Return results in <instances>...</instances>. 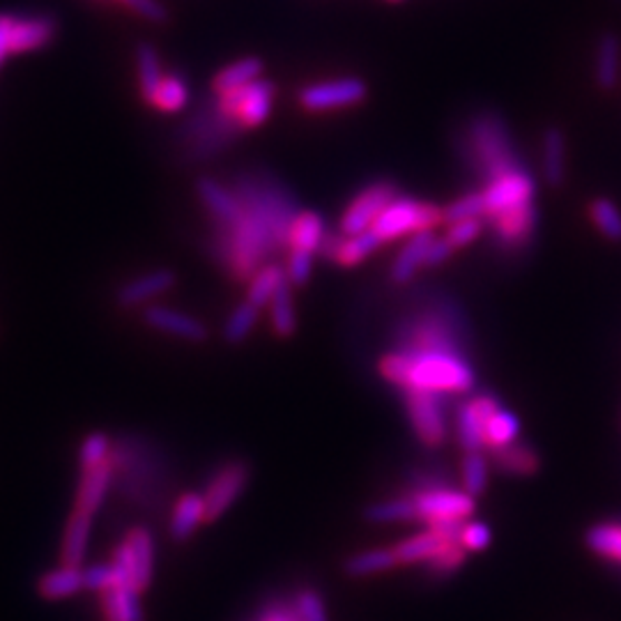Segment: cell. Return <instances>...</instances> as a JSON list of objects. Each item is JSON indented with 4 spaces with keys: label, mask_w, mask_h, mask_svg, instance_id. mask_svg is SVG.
Instances as JSON below:
<instances>
[{
    "label": "cell",
    "mask_w": 621,
    "mask_h": 621,
    "mask_svg": "<svg viewBox=\"0 0 621 621\" xmlns=\"http://www.w3.org/2000/svg\"><path fill=\"white\" fill-rule=\"evenodd\" d=\"M521 435V422L511 410L500 407L486 426V448H500L518 440Z\"/></svg>",
    "instance_id": "cell-40"
},
{
    "label": "cell",
    "mask_w": 621,
    "mask_h": 621,
    "mask_svg": "<svg viewBox=\"0 0 621 621\" xmlns=\"http://www.w3.org/2000/svg\"><path fill=\"white\" fill-rule=\"evenodd\" d=\"M310 272H314V254L290 249L288 252V265H286L288 282L293 286H304L310 279Z\"/></svg>",
    "instance_id": "cell-48"
},
{
    "label": "cell",
    "mask_w": 621,
    "mask_h": 621,
    "mask_svg": "<svg viewBox=\"0 0 621 621\" xmlns=\"http://www.w3.org/2000/svg\"><path fill=\"white\" fill-rule=\"evenodd\" d=\"M258 318H260V308L256 304H252L249 299L239 302L224 325V341L230 345L247 341L249 334L254 332Z\"/></svg>",
    "instance_id": "cell-38"
},
{
    "label": "cell",
    "mask_w": 621,
    "mask_h": 621,
    "mask_svg": "<svg viewBox=\"0 0 621 621\" xmlns=\"http://www.w3.org/2000/svg\"><path fill=\"white\" fill-rule=\"evenodd\" d=\"M465 157L476 170V176L486 185L515 168H523L513 150L506 125L493 114L476 116L470 122L465 136Z\"/></svg>",
    "instance_id": "cell-3"
},
{
    "label": "cell",
    "mask_w": 621,
    "mask_h": 621,
    "mask_svg": "<svg viewBox=\"0 0 621 621\" xmlns=\"http://www.w3.org/2000/svg\"><path fill=\"white\" fill-rule=\"evenodd\" d=\"M114 489V461L109 459L107 463H101L97 467L83 470L79 489H77V504L75 509H81L86 513H97L107 500L109 491Z\"/></svg>",
    "instance_id": "cell-20"
},
{
    "label": "cell",
    "mask_w": 621,
    "mask_h": 621,
    "mask_svg": "<svg viewBox=\"0 0 621 621\" xmlns=\"http://www.w3.org/2000/svg\"><path fill=\"white\" fill-rule=\"evenodd\" d=\"M83 586L88 592L103 594L107 590L118 586V575L111 562L107 564H90L83 569Z\"/></svg>",
    "instance_id": "cell-47"
},
{
    "label": "cell",
    "mask_w": 621,
    "mask_h": 621,
    "mask_svg": "<svg viewBox=\"0 0 621 621\" xmlns=\"http://www.w3.org/2000/svg\"><path fill=\"white\" fill-rule=\"evenodd\" d=\"M203 523H207L203 493H183L176 506H172L170 525H168L172 541H180V543L189 541Z\"/></svg>",
    "instance_id": "cell-22"
},
{
    "label": "cell",
    "mask_w": 621,
    "mask_h": 621,
    "mask_svg": "<svg viewBox=\"0 0 621 621\" xmlns=\"http://www.w3.org/2000/svg\"><path fill=\"white\" fill-rule=\"evenodd\" d=\"M401 566L392 548H373L357 552V555L343 562V573L348 578H371Z\"/></svg>",
    "instance_id": "cell-29"
},
{
    "label": "cell",
    "mask_w": 621,
    "mask_h": 621,
    "mask_svg": "<svg viewBox=\"0 0 621 621\" xmlns=\"http://www.w3.org/2000/svg\"><path fill=\"white\" fill-rule=\"evenodd\" d=\"M111 564L118 575V586H136L146 592L155 573V536L148 528H131L125 541L116 548Z\"/></svg>",
    "instance_id": "cell-5"
},
{
    "label": "cell",
    "mask_w": 621,
    "mask_h": 621,
    "mask_svg": "<svg viewBox=\"0 0 621 621\" xmlns=\"http://www.w3.org/2000/svg\"><path fill=\"white\" fill-rule=\"evenodd\" d=\"M293 605L299 621H329L325 601L314 586H302V590H297L293 597Z\"/></svg>",
    "instance_id": "cell-46"
},
{
    "label": "cell",
    "mask_w": 621,
    "mask_h": 621,
    "mask_svg": "<svg viewBox=\"0 0 621 621\" xmlns=\"http://www.w3.org/2000/svg\"><path fill=\"white\" fill-rule=\"evenodd\" d=\"M502 407L500 398L491 392H481L459 405L456 437L463 452H486V426L493 414Z\"/></svg>",
    "instance_id": "cell-10"
},
{
    "label": "cell",
    "mask_w": 621,
    "mask_h": 621,
    "mask_svg": "<svg viewBox=\"0 0 621 621\" xmlns=\"http://www.w3.org/2000/svg\"><path fill=\"white\" fill-rule=\"evenodd\" d=\"M543 180L550 187H562L566 178V136L560 127H548L543 134Z\"/></svg>",
    "instance_id": "cell-26"
},
{
    "label": "cell",
    "mask_w": 621,
    "mask_h": 621,
    "mask_svg": "<svg viewBox=\"0 0 621 621\" xmlns=\"http://www.w3.org/2000/svg\"><path fill=\"white\" fill-rule=\"evenodd\" d=\"M621 72V40L617 32H603L594 56V81L603 92H610L619 83Z\"/></svg>",
    "instance_id": "cell-23"
},
{
    "label": "cell",
    "mask_w": 621,
    "mask_h": 621,
    "mask_svg": "<svg viewBox=\"0 0 621 621\" xmlns=\"http://www.w3.org/2000/svg\"><path fill=\"white\" fill-rule=\"evenodd\" d=\"M489 472H491V459L483 452H467L461 465V479H463V491L472 495L474 500L481 497L489 489Z\"/></svg>",
    "instance_id": "cell-37"
},
{
    "label": "cell",
    "mask_w": 621,
    "mask_h": 621,
    "mask_svg": "<svg viewBox=\"0 0 621 621\" xmlns=\"http://www.w3.org/2000/svg\"><path fill=\"white\" fill-rule=\"evenodd\" d=\"M83 566L60 564L38 580V594L47 601H60L83 592Z\"/></svg>",
    "instance_id": "cell-25"
},
{
    "label": "cell",
    "mask_w": 621,
    "mask_h": 621,
    "mask_svg": "<svg viewBox=\"0 0 621 621\" xmlns=\"http://www.w3.org/2000/svg\"><path fill=\"white\" fill-rule=\"evenodd\" d=\"M325 221L321 215L316 213H299L293 230H290V245L288 249H299V252H308V254H318V247L325 235Z\"/></svg>",
    "instance_id": "cell-34"
},
{
    "label": "cell",
    "mask_w": 621,
    "mask_h": 621,
    "mask_svg": "<svg viewBox=\"0 0 621 621\" xmlns=\"http://www.w3.org/2000/svg\"><path fill=\"white\" fill-rule=\"evenodd\" d=\"M379 375L390 385L405 392L433 394H467L474 390L476 373L470 355L454 351H424V353H387L377 364Z\"/></svg>",
    "instance_id": "cell-2"
},
{
    "label": "cell",
    "mask_w": 621,
    "mask_h": 621,
    "mask_svg": "<svg viewBox=\"0 0 621 621\" xmlns=\"http://www.w3.org/2000/svg\"><path fill=\"white\" fill-rule=\"evenodd\" d=\"M136 65H138V81H141V92L152 103L155 97H157V90H159V86L164 81L157 49L152 45H148V42L138 45V49H136Z\"/></svg>",
    "instance_id": "cell-36"
},
{
    "label": "cell",
    "mask_w": 621,
    "mask_h": 621,
    "mask_svg": "<svg viewBox=\"0 0 621 621\" xmlns=\"http://www.w3.org/2000/svg\"><path fill=\"white\" fill-rule=\"evenodd\" d=\"M256 621H299L293 601H274L267 608H263L256 617Z\"/></svg>",
    "instance_id": "cell-51"
},
{
    "label": "cell",
    "mask_w": 621,
    "mask_h": 621,
    "mask_svg": "<svg viewBox=\"0 0 621 621\" xmlns=\"http://www.w3.org/2000/svg\"><path fill=\"white\" fill-rule=\"evenodd\" d=\"M483 226H486V221L483 219H465V221H456L448 226L446 230V239L452 241V247L454 249H461V247H467L472 245L474 239H479V235L483 233Z\"/></svg>",
    "instance_id": "cell-49"
},
{
    "label": "cell",
    "mask_w": 621,
    "mask_h": 621,
    "mask_svg": "<svg viewBox=\"0 0 621 621\" xmlns=\"http://www.w3.org/2000/svg\"><path fill=\"white\" fill-rule=\"evenodd\" d=\"M584 545L597 558L621 566V521H603L584 532Z\"/></svg>",
    "instance_id": "cell-28"
},
{
    "label": "cell",
    "mask_w": 621,
    "mask_h": 621,
    "mask_svg": "<svg viewBox=\"0 0 621 621\" xmlns=\"http://www.w3.org/2000/svg\"><path fill=\"white\" fill-rule=\"evenodd\" d=\"M448 398L433 392H405V410L414 435L422 444L437 448L448 437Z\"/></svg>",
    "instance_id": "cell-6"
},
{
    "label": "cell",
    "mask_w": 621,
    "mask_h": 621,
    "mask_svg": "<svg viewBox=\"0 0 621 621\" xmlns=\"http://www.w3.org/2000/svg\"><path fill=\"white\" fill-rule=\"evenodd\" d=\"M122 3L148 21H157V23L166 21V10L157 3V0H122Z\"/></svg>",
    "instance_id": "cell-52"
},
{
    "label": "cell",
    "mask_w": 621,
    "mask_h": 621,
    "mask_svg": "<svg viewBox=\"0 0 621 621\" xmlns=\"http://www.w3.org/2000/svg\"><path fill=\"white\" fill-rule=\"evenodd\" d=\"M442 545L444 541L433 530H426L422 534L398 541L396 545H392V550L398 564H426Z\"/></svg>",
    "instance_id": "cell-31"
},
{
    "label": "cell",
    "mask_w": 621,
    "mask_h": 621,
    "mask_svg": "<svg viewBox=\"0 0 621 621\" xmlns=\"http://www.w3.org/2000/svg\"><path fill=\"white\" fill-rule=\"evenodd\" d=\"M111 452H114V440L107 433L95 431L86 435V440L79 446V465L81 470L97 467L111 459Z\"/></svg>",
    "instance_id": "cell-44"
},
{
    "label": "cell",
    "mask_w": 621,
    "mask_h": 621,
    "mask_svg": "<svg viewBox=\"0 0 621 621\" xmlns=\"http://www.w3.org/2000/svg\"><path fill=\"white\" fill-rule=\"evenodd\" d=\"M189 99V88L185 83L183 77L178 75H168L164 77L159 90H157V97L152 101V107L161 109V111H180L185 103Z\"/></svg>",
    "instance_id": "cell-45"
},
{
    "label": "cell",
    "mask_w": 621,
    "mask_h": 621,
    "mask_svg": "<svg viewBox=\"0 0 621 621\" xmlns=\"http://www.w3.org/2000/svg\"><path fill=\"white\" fill-rule=\"evenodd\" d=\"M454 247H452V241H448L446 237H435L433 239V245H431V249H428V254H426V263H424V267H440V265H444L448 258L454 256Z\"/></svg>",
    "instance_id": "cell-53"
},
{
    "label": "cell",
    "mask_w": 621,
    "mask_h": 621,
    "mask_svg": "<svg viewBox=\"0 0 621 621\" xmlns=\"http://www.w3.org/2000/svg\"><path fill=\"white\" fill-rule=\"evenodd\" d=\"M396 196H398V189L394 183H387V180L373 183L371 187L359 191V196L351 203L348 210L343 213L341 233L345 237H353V235L371 230V226L375 224L379 213H383Z\"/></svg>",
    "instance_id": "cell-11"
},
{
    "label": "cell",
    "mask_w": 621,
    "mask_h": 621,
    "mask_svg": "<svg viewBox=\"0 0 621 621\" xmlns=\"http://www.w3.org/2000/svg\"><path fill=\"white\" fill-rule=\"evenodd\" d=\"M465 560L467 550L461 543H444L424 566L431 578H448L465 564Z\"/></svg>",
    "instance_id": "cell-42"
},
{
    "label": "cell",
    "mask_w": 621,
    "mask_h": 621,
    "mask_svg": "<svg viewBox=\"0 0 621 621\" xmlns=\"http://www.w3.org/2000/svg\"><path fill=\"white\" fill-rule=\"evenodd\" d=\"M288 279V274H286V267H282L279 263H267L263 265L256 274H254V279L249 282V288H247V299L252 304H256L258 308L267 306L274 297V293L279 290V286Z\"/></svg>",
    "instance_id": "cell-35"
},
{
    "label": "cell",
    "mask_w": 621,
    "mask_h": 621,
    "mask_svg": "<svg viewBox=\"0 0 621 621\" xmlns=\"http://www.w3.org/2000/svg\"><path fill=\"white\" fill-rule=\"evenodd\" d=\"M440 224H444V221H442V210L437 205L420 203L407 196H396L385 207V210L379 213V217L375 219L371 230L379 237V241H394L405 235L433 230Z\"/></svg>",
    "instance_id": "cell-4"
},
{
    "label": "cell",
    "mask_w": 621,
    "mask_h": 621,
    "mask_svg": "<svg viewBox=\"0 0 621 621\" xmlns=\"http://www.w3.org/2000/svg\"><path fill=\"white\" fill-rule=\"evenodd\" d=\"M465 219H486V198H483V191L465 194L442 210V221L448 226Z\"/></svg>",
    "instance_id": "cell-41"
},
{
    "label": "cell",
    "mask_w": 621,
    "mask_h": 621,
    "mask_svg": "<svg viewBox=\"0 0 621 621\" xmlns=\"http://www.w3.org/2000/svg\"><path fill=\"white\" fill-rule=\"evenodd\" d=\"M176 282H178L176 272L168 267L150 269L141 276H134L131 282L120 286V290L116 293V302L122 308H136V306L157 299L159 295H166L172 286H176Z\"/></svg>",
    "instance_id": "cell-16"
},
{
    "label": "cell",
    "mask_w": 621,
    "mask_h": 621,
    "mask_svg": "<svg viewBox=\"0 0 621 621\" xmlns=\"http://www.w3.org/2000/svg\"><path fill=\"white\" fill-rule=\"evenodd\" d=\"M489 459L493 467L509 476H532L541 467L536 448L525 440H515L500 448H489Z\"/></svg>",
    "instance_id": "cell-18"
},
{
    "label": "cell",
    "mask_w": 621,
    "mask_h": 621,
    "mask_svg": "<svg viewBox=\"0 0 621 621\" xmlns=\"http://www.w3.org/2000/svg\"><path fill=\"white\" fill-rule=\"evenodd\" d=\"M364 518L368 523H375V525L410 523V521H417V509H414V502L410 500V495H401V497L383 500V502H375V504L366 506Z\"/></svg>",
    "instance_id": "cell-32"
},
{
    "label": "cell",
    "mask_w": 621,
    "mask_h": 621,
    "mask_svg": "<svg viewBox=\"0 0 621 621\" xmlns=\"http://www.w3.org/2000/svg\"><path fill=\"white\" fill-rule=\"evenodd\" d=\"M405 495H410L414 509H417V521H424L426 525L467 521V515L474 513V497L465 491H454L448 483L428 489H407Z\"/></svg>",
    "instance_id": "cell-7"
},
{
    "label": "cell",
    "mask_w": 621,
    "mask_h": 621,
    "mask_svg": "<svg viewBox=\"0 0 621 621\" xmlns=\"http://www.w3.org/2000/svg\"><path fill=\"white\" fill-rule=\"evenodd\" d=\"M536 226H539V210L534 203L518 205L497 217H491L495 245L506 254L523 252L534 239Z\"/></svg>",
    "instance_id": "cell-12"
},
{
    "label": "cell",
    "mask_w": 621,
    "mask_h": 621,
    "mask_svg": "<svg viewBox=\"0 0 621 621\" xmlns=\"http://www.w3.org/2000/svg\"><path fill=\"white\" fill-rule=\"evenodd\" d=\"M461 545L467 550V552H479V550H486L491 545V528L489 525H483V523H467L463 525V532H461Z\"/></svg>",
    "instance_id": "cell-50"
},
{
    "label": "cell",
    "mask_w": 621,
    "mask_h": 621,
    "mask_svg": "<svg viewBox=\"0 0 621 621\" xmlns=\"http://www.w3.org/2000/svg\"><path fill=\"white\" fill-rule=\"evenodd\" d=\"M590 217L601 235L610 241H621V210L610 198H594L590 205Z\"/></svg>",
    "instance_id": "cell-43"
},
{
    "label": "cell",
    "mask_w": 621,
    "mask_h": 621,
    "mask_svg": "<svg viewBox=\"0 0 621 621\" xmlns=\"http://www.w3.org/2000/svg\"><path fill=\"white\" fill-rule=\"evenodd\" d=\"M260 75H263V62L258 58H245L224 67L217 75L213 88L217 95H226L258 81Z\"/></svg>",
    "instance_id": "cell-33"
},
{
    "label": "cell",
    "mask_w": 621,
    "mask_h": 621,
    "mask_svg": "<svg viewBox=\"0 0 621 621\" xmlns=\"http://www.w3.org/2000/svg\"><path fill=\"white\" fill-rule=\"evenodd\" d=\"M198 198L205 205V210L210 213L215 226L228 228L245 217V205L237 198V194L213 178H200L196 185Z\"/></svg>",
    "instance_id": "cell-17"
},
{
    "label": "cell",
    "mask_w": 621,
    "mask_h": 621,
    "mask_svg": "<svg viewBox=\"0 0 621 621\" xmlns=\"http://www.w3.org/2000/svg\"><path fill=\"white\" fill-rule=\"evenodd\" d=\"M383 241H379V237L373 233V230H366V233H359V235H353V237H345L343 241V247L336 256V265L341 267H355L359 263H364Z\"/></svg>",
    "instance_id": "cell-39"
},
{
    "label": "cell",
    "mask_w": 621,
    "mask_h": 621,
    "mask_svg": "<svg viewBox=\"0 0 621 621\" xmlns=\"http://www.w3.org/2000/svg\"><path fill=\"white\" fill-rule=\"evenodd\" d=\"M53 38H56V21L49 19V17L14 19V26H12V53L42 49Z\"/></svg>",
    "instance_id": "cell-24"
},
{
    "label": "cell",
    "mask_w": 621,
    "mask_h": 621,
    "mask_svg": "<svg viewBox=\"0 0 621 621\" xmlns=\"http://www.w3.org/2000/svg\"><path fill=\"white\" fill-rule=\"evenodd\" d=\"M433 230H422V233H414L410 235V239L403 245V249L398 252L396 260L392 263V269H390V279L392 284L396 286H405L414 279V274H417L424 263H426V254L433 245Z\"/></svg>",
    "instance_id": "cell-19"
},
{
    "label": "cell",
    "mask_w": 621,
    "mask_h": 621,
    "mask_svg": "<svg viewBox=\"0 0 621 621\" xmlns=\"http://www.w3.org/2000/svg\"><path fill=\"white\" fill-rule=\"evenodd\" d=\"M366 97V86L359 79H341L308 86L299 92V103L308 111H327L353 107Z\"/></svg>",
    "instance_id": "cell-14"
},
{
    "label": "cell",
    "mask_w": 621,
    "mask_h": 621,
    "mask_svg": "<svg viewBox=\"0 0 621 621\" xmlns=\"http://www.w3.org/2000/svg\"><path fill=\"white\" fill-rule=\"evenodd\" d=\"M12 26H14V17L0 14V65H3V60L12 51Z\"/></svg>",
    "instance_id": "cell-55"
},
{
    "label": "cell",
    "mask_w": 621,
    "mask_h": 621,
    "mask_svg": "<svg viewBox=\"0 0 621 621\" xmlns=\"http://www.w3.org/2000/svg\"><path fill=\"white\" fill-rule=\"evenodd\" d=\"M269 325L279 338H290L297 332V314L293 302V284L286 279L269 302Z\"/></svg>",
    "instance_id": "cell-30"
},
{
    "label": "cell",
    "mask_w": 621,
    "mask_h": 621,
    "mask_svg": "<svg viewBox=\"0 0 621 621\" xmlns=\"http://www.w3.org/2000/svg\"><path fill=\"white\" fill-rule=\"evenodd\" d=\"M343 241H345V235H343L341 230H338V233L325 230L323 241H321V247H318V254H316V256L336 263V256H338V252H341V247H343Z\"/></svg>",
    "instance_id": "cell-54"
},
{
    "label": "cell",
    "mask_w": 621,
    "mask_h": 621,
    "mask_svg": "<svg viewBox=\"0 0 621 621\" xmlns=\"http://www.w3.org/2000/svg\"><path fill=\"white\" fill-rule=\"evenodd\" d=\"M252 479V467L249 463L233 459L221 463L207 486L203 491V500H205V521L213 523L219 521V518L237 502V497L247 491Z\"/></svg>",
    "instance_id": "cell-8"
},
{
    "label": "cell",
    "mask_w": 621,
    "mask_h": 621,
    "mask_svg": "<svg viewBox=\"0 0 621 621\" xmlns=\"http://www.w3.org/2000/svg\"><path fill=\"white\" fill-rule=\"evenodd\" d=\"M534 196H536V183L530 176V170L525 166L515 168L483 189V198H486V219L497 217L511 210V207L534 203Z\"/></svg>",
    "instance_id": "cell-13"
},
{
    "label": "cell",
    "mask_w": 621,
    "mask_h": 621,
    "mask_svg": "<svg viewBox=\"0 0 621 621\" xmlns=\"http://www.w3.org/2000/svg\"><path fill=\"white\" fill-rule=\"evenodd\" d=\"M274 83L254 81L245 88L219 95V111L239 127H258L267 120L274 101Z\"/></svg>",
    "instance_id": "cell-9"
},
{
    "label": "cell",
    "mask_w": 621,
    "mask_h": 621,
    "mask_svg": "<svg viewBox=\"0 0 621 621\" xmlns=\"http://www.w3.org/2000/svg\"><path fill=\"white\" fill-rule=\"evenodd\" d=\"M90 530H92V513L75 509L65 525V536H62V548H60L62 564L83 566L88 541H90Z\"/></svg>",
    "instance_id": "cell-21"
},
{
    "label": "cell",
    "mask_w": 621,
    "mask_h": 621,
    "mask_svg": "<svg viewBox=\"0 0 621 621\" xmlns=\"http://www.w3.org/2000/svg\"><path fill=\"white\" fill-rule=\"evenodd\" d=\"M144 323L155 332L176 336L187 343H203V341H207V336H210L205 323L185 314V310L170 308V306H159V304L146 306Z\"/></svg>",
    "instance_id": "cell-15"
},
{
    "label": "cell",
    "mask_w": 621,
    "mask_h": 621,
    "mask_svg": "<svg viewBox=\"0 0 621 621\" xmlns=\"http://www.w3.org/2000/svg\"><path fill=\"white\" fill-rule=\"evenodd\" d=\"M392 341L394 353L454 351L467 355L470 323L454 297L428 293L398 316Z\"/></svg>",
    "instance_id": "cell-1"
},
{
    "label": "cell",
    "mask_w": 621,
    "mask_h": 621,
    "mask_svg": "<svg viewBox=\"0 0 621 621\" xmlns=\"http://www.w3.org/2000/svg\"><path fill=\"white\" fill-rule=\"evenodd\" d=\"M101 608L107 621H144L141 592L136 586H114L101 594Z\"/></svg>",
    "instance_id": "cell-27"
}]
</instances>
